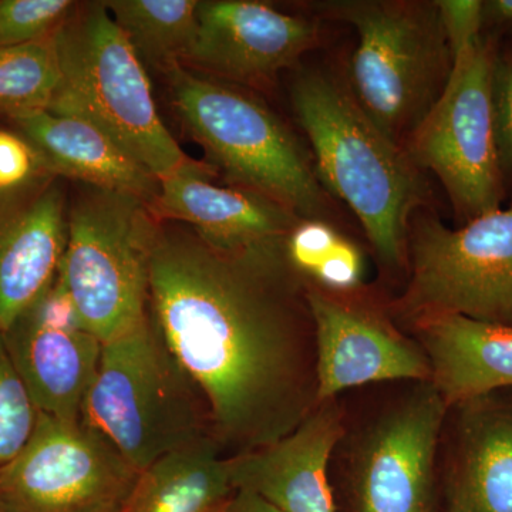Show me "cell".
Segmentation results:
<instances>
[{
	"label": "cell",
	"instance_id": "obj_4",
	"mask_svg": "<svg viewBox=\"0 0 512 512\" xmlns=\"http://www.w3.org/2000/svg\"><path fill=\"white\" fill-rule=\"evenodd\" d=\"M175 111L229 187L255 192L301 220H323L330 194L295 134L261 101L175 66Z\"/></svg>",
	"mask_w": 512,
	"mask_h": 512
},
{
	"label": "cell",
	"instance_id": "obj_17",
	"mask_svg": "<svg viewBox=\"0 0 512 512\" xmlns=\"http://www.w3.org/2000/svg\"><path fill=\"white\" fill-rule=\"evenodd\" d=\"M211 175L210 167L197 161L160 181L151 204L158 220L187 225L227 251L285 244L301 218L255 192L212 184Z\"/></svg>",
	"mask_w": 512,
	"mask_h": 512
},
{
	"label": "cell",
	"instance_id": "obj_24",
	"mask_svg": "<svg viewBox=\"0 0 512 512\" xmlns=\"http://www.w3.org/2000/svg\"><path fill=\"white\" fill-rule=\"evenodd\" d=\"M37 419L39 410L10 359L0 330V467L26 446Z\"/></svg>",
	"mask_w": 512,
	"mask_h": 512
},
{
	"label": "cell",
	"instance_id": "obj_2",
	"mask_svg": "<svg viewBox=\"0 0 512 512\" xmlns=\"http://www.w3.org/2000/svg\"><path fill=\"white\" fill-rule=\"evenodd\" d=\"M292 106L323 187L355 212L384 264L403 268L410 220L429 192L420 168L326 74L299 76Z\"/></svg>",
	"mask_w": 512,
	"mask_h": 512
},
{
	"label": "cell",
	"instance_id": "obj_10",
	"mask_svg": "<svg viewBox=\"0 0 512 512\" xmlns=\"http://www.w3.org/2000/svg\"><path fill=\"white\" fill-rule=\"evenodd\" d=\"M138 474L82 420L39 413L26 446L0 467V512H119Z\"/></svg>",
	"mask_w": 512,
	"mask_h": 512
},
{
	"label": "cell",
	"instance_id": "obj_22",
	"mask_svg": "<svg viewBox=\"0 0 512 512\" xmlns=\"http://www.w3.org/2000/svg\"><path fill=\"white\" fill-rule=\"evenodd\" d=\"M144 66L165 74L184 66L198 29L197 0H107L103 2Z\"/></svg>",
	"mask_w": 512,
	"mask_h": 512
},
{
	"label": "cell",
	"instance_id": "obj_8",
	"mask_svg": "<svg viewBox=\"0 0 512 512\" xmlns=\"http://www.w3.org/2000/svg\"><path fill=\"white\" fill-rule=\"evenodd\" d=\"M498 49L500 40L483 33L456 57L439 99L404 143L414 164L443 185L460 227L507 200L494 136Z\"/></svg>",
	"mask_w": 512,
	"mask_h": 512
},
{
	"label": "cell",
	"instance_id": "obj_30",
	"mask_svg": "<svg viewBox=\"0 0 512 512\" xmlns=\"http://www.w3.org/2000/svg\"><path fill=\"white\" fill-rule=\"evenodd\" d=\"M43 170L32 146L19 133L0 130V190L19 187Z\"/></svg>",
	"mask_w": 512,
	"mask_h": 512
},
{
	"label": "cell",
	"instance_id": "obj_7",
	"mask_svg": "<svg viewBox=\"0 0 512 512\" xmlns=\"http://www.w3.org/2000/svg\"><path fill=\"white\" fill-rule=\"evenodd\" d=\"M328 18L356 29L352 94L387 137H407L439 99L453 59L433 3L335 0L319 3Z\"/></svg>",
	"mask_w": 512,
	"mask_h": 512
},
{
	"label": "cell",
	"instance_id": "obj_21",
	"mask_svg": "<svg viewBox=\"0 0 512 512\" xmlns=\"http://www.w3.org/2000/svg\"><path fill=\"white\" fill-rule=\"evenodd\" d=\"M235 491L227 454L204 437L141 470L119 512H225Z\"/></svg>",
	"mask_w": 512,
	"mask_h": 512
},
{
	"label": "cell",
	"instance_id": "obj_27",
	"mask_svg": "<svg viewBox=\"0 0 512 512\" xmlns=\"http://www.w3.org/2000/svg\"><path fill=\"white\" fill-rule=\"evenodd\" d=\"M493 117L498 163L508 198L512 191V63L500 53L493 70Z\"/></svg>",
	"mask_w": 512,
	"mask_h": 512
},
{
	"label": "cell",
	"instance_id": "obj_29",
	"mask_svg": "<svg viewBox=\"0 0 512 512\" xmlns=\"http://www.w3.org/2000/svg\"><path fill=\"white\" fill-rule=\"evenodd\" d=\"M365 272V259L360 249L342 238L338 247L319 266L309 284L332 293L352 292L360 285Z\"/></svg>",
	"mask_w": 512,
	"mask_h": 512
},
{
	"label": "cell",
	"instance_id": "obj_19",
	"mask_svg": "<svg viewBox=\"0 0 512 512\" xmlns=\"http://www.w3.org/2000/svg\"><path fill=\"white\" fill-rule=\"evenodd\" d=\"M9 120L42 167L57 177L136 195L150 205L156 200L157 178L92 121L49 110L13 114Z\"/></svg>",
	"mask_w": 512,
	"mask_h": 512
},
{
	"label": "cell",
	"instance_id": "obj_15",
	"mask_svg": "<svg viewBox=\"0 0 512 512\" xmlns=\"http://www.w3.org/2000/svg\"><path fill=\"white\" fill-rule=\"evenodd\" d=\"M69 200L63 178L40 170L0 190V330L55 281L67 244Z\"/></svg>",
	"mask_w": 512,
	"mask_h": 512
},
{
	"label": "cell",
	"instance_id": "obj_32",
	"mask_svg": "<svg viewBox=\"0 0 512 512\" xmlns=\"http://www.w3.org/2000/svg\"><path fill=\"white\" fill-rule=\"evenodd\" d=\"M225 512H282L274 505L266 503L258 495L249 493V491L237 490L234 497L229 501Z\"/></svg>",
	"mask_w": 512,
	"mask_h": 512
},
{
	"label": "cell",
	"instance_id": "obj_23",
	"mask_svg": "<svg viewBox=\"0 0 512 512\" xmlns=\"http://www.w3.org/2000/svg\"><path fill=\"white\" fill-rule=\"evenodd\" d=\"M55 35L0 47V113L6 117L50 110L55 103L63 84Z\"/></svg>",
	"mask_w": 512,
	"mask_h": 512
},
{
	"label": "cell",
	"instance_id": "obj_28",
	"mask_svg": "<svg viewBox=\"0 0 512 512\" xmlns=\"http://www.w3.org/2000/svg\"><path fill=\"white\" fill-rule=\"evenodd\" d=\"M434 5L454 60L483 35V0H439Z\"/></svg>",
	"mask_w": 512,
	"mask_h": 512
},
{
	"label": "cell",
	"instance_id": "obj_13",
	"mask_svg": "<svg viewBox=\"0 0 512 512\" xmlns=\"http://www.w3.org/2000/svg\"><path fill=\"white\" fill-rule=\"evenodd\" d=\"M315 329L319 402L353 387L382 382H426V353L382 313L308 285Z\"/></svg>",
	"mask_w": 512,
	"mask_h": 512
},
{
	"label": "cell",
	"instance_id": "obj_1",
	"mask_svg": "<svg viewBox=\"0 0 512 512\" xmlns=\"http://www.w3.org/2000/svg\"><path fill=\"white\" fill-rule=\"evenodd\" d=\"M285 244L227 251L171 221L154 241L151 316L228 457L284 439L320 403L309 284Z\"/></svg>",
	"mask_w": 512,
	"mask_h": 512
},
{
	"label": "cell",
	"instance_id": "obj_33",
	"mask_svg": "<svg viewBox=\"0 0 512 512\" xmlns=\"http://www.w3.org/2000/svg\"><path fill=\"white\" fill-rule=\"evenodd\" d=\"M498 53H500V56L503 57V59L512 63V36L508 37V46L505 47V49L500 47V49H498Z\"/></svg>",
	"mask_w": 512,
	"mask_h": 512
},
{
	"label": "cell",
	"instance_id": "obj_3",
	"mask_svg": "<svg viewBox=\"0 0 512 512\" xmlns=\"http://www.w3.org/2000/svg\"><path fill=\"white\" fill-rule=\"evenodd\" d=\"M80 420L103 434L138 471L212 437L208 404L151 312L138 328L103 343Z\"/></svg>",
	"mask_w": 512,
	"mask_h": 512
},
{
	"label": "cell",
	"instance_id": "obj_25",
	"mask_svg": "<svg viewBox=\"0 0 512 512\" xmlns=\"http://www.w3.org/2000/svg\"><path fill=\"white\" fill-rule=\"evenodd\" d=\"M76 6L70 0H0V47L52 37Z\"/></svg>",
	"mask_w": 512,
	"mask_h": 512
},
{
	"label": "cell",
	"instance_id": "obj_6",
	"mask_svg": "<svg viewBox=\"0 0 512 512\" xmlns=\"http://www.w3.org/2000/svg\"><path fill=\"white\" fill-rule=\"evenodd\" d=\"M160 220L136 195L84 185L69 204L60 281L87 329L111 342L150 313V264Z\"/></svg>",
	"mask_w": 512,
	"mask_h": 512
},
{
	"label": "cell",
	"instance_id": "obj_12",
	"mask_svg": "<svg viewBox=\"0 0 512 512\" xmlns=\"http://www.w3.org/2000/svg\"><path fill=\"white\" fill-rule=\"evenodd\" d=\"M3 339L39 413L80 421L103 343L84 326L59 276Z\"/></svg>",
	"mask_w": 512,
	"mask_h": 512
},
{
	"label": "cell",
	"instance_id": "obj_18",
	"mask_svg": "<svg viewBox=\"0 0 512 512\" xmlns=\"http://www.w3.org/2000/svg\"><path fill=\"white\" fill-rule=\"evenodd\" d=\"M450 409L444 512H512V400L494 392Z\"/></svg>",
	"mask_w": 512,
	"mask_h": 512
},
{
	"label": "cell",
	"instance_id": "obj_9",
	"mask_svg": "<svg viewBox=\"0 0 512 512\" xmlns=\"http://www.w3.org/2000/svg\"><path fill=\"white\" fill-rule=\"evenodd\" d=\"M410 231L412 274L393 303L397 318L413 325L458 315L512 326V204L457 229L417 215Z\"/></svg>",
	"mask_w": 512,
	"mask_h": 512
},
{
	"label": "cell",
	"instance_id": "obj_5",
	"mask_svg": "<svg viewBox=\"0 0 512 512\" xmlns=\"http://www.w3.org/2000/svg\"><path fill=\"white\" fill-rule=\"evenodd\" d=\"M55 42L63 84L49 111L92 121L158 183L197 163L165 127L146 66L103 2L76 6Z\"/></svg>",
	"mask_w": 512,
	"mask_h": 512
},
{
	"label": "cell",
	"instance_id": "obj_11",
	"mask_svg": "<svg viewBox=\"0 0 512 512\" xmlns=\"http://www.w3.org/2000/svg\"><path fill=\"white\" fill-rule=\"evenodd\" d=\"M448 410L426 380L370 421L350 461L355 512H433Z\"/></svg>",
	"mask_w": 512,
	"mask_h": 512
},
{
	"label": "cell",
	"instance_id": "obj_31",
	"mask_svg": "<svg viewBox=\"0 0 512 512\" xmlns=\"http://www.w3.org/2000/svg\"><path fill=\"white\" fill-rule=\"evenodd\" d=\"M483 33L500 42L512 36V0H483Z\"/></svg>",
	"mask_w": 512,
	"mask_h": 512
},
{
	"label": "cell",
	"instance_id": "obj_16",
	"mask_svg": "<svg viewBox=\"0 0 512 512\" xmlns=\"http://www.w3.org/2000/svg\"><path fill=\"white\" fill-rule=\"evenodd\" d=\"M343 436L345 417L338 400L320 402L284 439L229 456L232 484L282 512H336L328 473Z\"/></svg>",
	"mask_w": 512,
	"mask_h": 512
},
{
	"label": "cell",
	"instance_id": "obj_26",
	"mask_svg": "<svg viewBox=\"0 0 512 512\" xmlns=\"http://www.w3.org/2000/svg\"><path fill=\"white\" fill-rule=\"evenodd\" d=\"M342 238L325 220H301L286 238V258L309 284Z\"/></svg>",
	"mask_w": 512,
	"mask_h": 512
},
{
	"label": "cell",
	"instance_id": "obj_20",
	"mask_svg": "<svg viewBox=\"0 0 512 512\" xmlns=\"http://www.w3.org/2000/svg\"><path fill=\"white\" fill-rule=\"evenodd\" d=\"M410 326L429 359L430 382L448 407L512 387V326L458 315Z\"/></svg>",
	"mask_w": 512,
	"mask_h": 512
},
{
	"label": "cell",
	"instance_id": "obj_14",
	"mask_svg": "<svg viewBox=\"0 0 512 512\" xmlns=\"http://www.w3.org/2000/svg\"><path fill=\"white\" fill-rule=\"evenodd\" d=\"M315 20L286 15L255 0L198 2V29L190 56L200 72L231 82L264 84L318 45Z\"/></svg>",
	"mask_w": 512,
	"mask_h": 512
}]
</instances>
